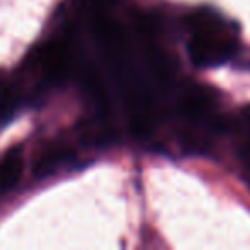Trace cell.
Returning <instances> with one entry per match:
<instances>
[{"mask_svg":"<svg viewBox=\"0 0 250 250\" xmlns=\"http://www.w3.org/2000/svg\"><path fill=\"white\" fill-rule=\"evenodd\" d=\"M188 24L192 36L188 40V55L195 65L209 67L226 62L236 53L238 40L226 28L225 21L211 11H197Z\"/></svg>","mask_w":250,"mask_h":250,"instance_id":"1","label":"cell"},{"mask_svg":"<svg viewBox=\"0 0 250 250\" xmlns=\"http://www.w3.org/2000/svg\"><path fill=\"white\" fill-rule=\"evenodd\" d=\"M214 96L212 91L208 89L204 86H192L185 91V94L182 96V110L184 113H187L188 117H204L214 104Z\"/></svg>","mask_w":250,"mask_h":250,"instance_id":"2","label":"cell"},{"mask_svg":"<svg viewBox=\"0 0 250 250\" xmlns=\"http://www.w3.org/2000/svg\"><path fill=\"white\" fill-rule=\"evenodd\" d=\"M94 2H110V0H94Z\"/></svg>","mask_w":250,"mask_h":250,"instance_id":"3","label":"cell"}]
</instances>
